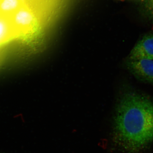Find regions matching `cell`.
<instances>
[{"mask_svg": "<svg viewBox=\"0 0 153 153\" xmlns=\"http://www.w3.org/2000/svg\"><path fill=\"white\" fill-rule=\"evenodd\" d=\"M111 140L123 153H139L153 142V101L135 91L125 94L113 123Z\"/></svg>", "mask_w": 153, "mask_h": 153, "instance_id": "1", "label": "cell"}, {"mask_svg": "<svg viewBox=\"0 0 153 153\" xmlns=\"http://www.w3.org/2000/svg\"><path fill=\"white\" fill-rule=\"evenodd\" d=\"M10 19L17 38L33 40L38 35L40 29L38 19L28 1Z\"/></svg>", "mask_w": 153, "mask_h": 153, "instance_id": "2", "label": "cell"}, {"mask_svg": "<svg viewBox=\"0 0 153 153\" xmlns=\"http://www.w3.org/2000/svg\"><path fill=\"white\" fill-rule=\"evenodd\" d=\"M144 14L153 22V0H140Z\"/></svg>", "mask_w": 153, "mask_h": 153, "instance_id": "6", "label": "cell"}, {"mask_svg": "<svg viewBox=\"0 0 153 153\" xmlns=\"http://www.w3.org/2000/svg\"><path fill=\"white\" fill-rule=\"evenodd\" d=\"M17 38L10 18L0 15V47Z\"/></svg>", "mask_w": 153, "mask_h": 153, "instance_id": "5", "label": "cell"}, {"mask_svg": "<svg viewBox=\"0 0 153 153\" xmlns=\"http://www.w3.org/2000/svg\"><path fill=\"white\" fill-rule=\"evenodd\" d=\"M127 66L137 79L153 84V60H128Z\"/></svg>", "mask_w": 153, "mask_h": 153, "instance_id": "3", "label": "cell"}, {"mask_svg": "<svg viewBox=\"0 0 153 153\" xmlns=\"http://www.w3.org/2000/svg\"><path fill=\"white\" fill-rule=\"evenodd\" d=\"M153 60V34L149 33L137 42L129 55V60Z\"/></svg>", "mask_w": 153, "mask_h": 153, "instance_id": "4", "label": "cell"}]
</instances>
